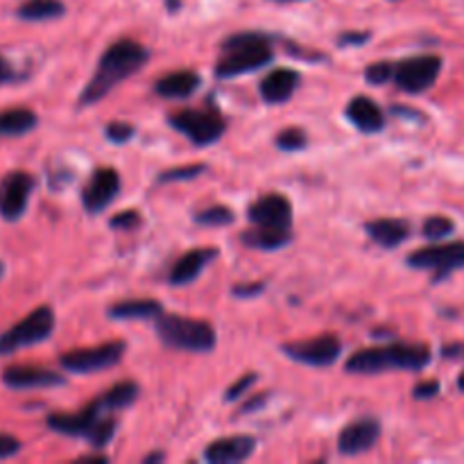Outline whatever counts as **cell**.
Listing matches in <instances>:
<instances>
[{"label": "cell", "instance_id": "1", "mask_svg": "<svg viewBox=\"0 0 464 464\" xmlns=\"http://www.w3.org/2000/svg\"><path fill=\"white\" fill-rule=\"evenodd\" d=\"M148 59H150L148 48L136 44V41L122 39V41H116L113 45H109L107 53L100 57L93 77H91V82L84 86V91H82L80 95L82 107H89V104L100 102V100H102L113 86L121 84L122 80L134 75L136 71H140Z\"/></svg>", "mask_w": 464, "mask_h": 464}, {"label": "cell", "instance_id": "2", "mask_svg": "<svg viewBox=\"0 0 464 464\" xmlns=\"http://www.w3.org/2000/svg\"><path fill=\"white\" fill-rule=\"evenodd\" d=\"M430 349L426 344H388L356 352L347 361V372L352 374H381L388 370L420 372L429 367Z\"/></svg>", "mask_w": 464, "mask_h": 464}, {"label": "cell", "instance_id": "3", "mask_svg": "<svg viewBox=\"0 0 464 464\" xmlns=\"http://www.w3.org/2000/svg\"><path fill=\"white\" fill-rule=\"evenodd\" d=\"M275 53L267 34L263 32H238L229 36L222 45L220 62H218V77H238L249 71H258L272 62Z\"/></svg>", "mask_w": 464, "mask_h": 464}, {"label": "cell", "instance_id": "4", "mask_svg": "<svg viewBox=\"0 0 464 464\" xmlns=\"http://www.w3.org/2000/svg\"><path fill=\"white\" fill-rule=\"evenodd\" d=\"M48 426L62 435H72V438H86L93 449H102L111 442L116 433L118 421L109 417L102 403L95 399L93 403L84 408L77 415H50Z\"/></svg>", "mask_w": 464, "mask_h": 464}, {"label": "cell", "instance_id": "5", "mask_svg": "<svg viewBox=\"0 0 464 464\" xmlns=\"http://www.w3.org/2000/svg\"><path fill=\"white\" fill-rule=\"evenodd\" d=\"M157 334L168 347L181 352L207 353L216 347V331L208 322L181 315H163L157 322Z\"/></svg>", "mask_w": 464, "mask_h": 464}, {"label": "cell", "instance_id": "6", "mask_svg": "<svg viewBox=\"0 0 464 464\" xmlns=\"http://www.w3.org/2000/svg\"><path fill=\"white\" fill-rule=\"evenodd\" d=\"M54 331V313L50 306H41L32 311L25 320L14 324L12 329L0 335V356L18 352V349L32 347L50 338Z\"/></svg>", "mask_w": 464, "mask_h": 464}, {"label": "cell", "instance_id": "7", "mask_svg": "<svg viewBox=\"0 0 464 464\" xmlns=\"http://www.w3.org/2000/svg\"><path fill=\"white\" fill-rule=\"evenodd\" d=\"M170 125L177 131L188 136L195 145H211L225 134L227 122L216 107L207 109H186V111L172 113Z\"/></svg>", "mask_w": 464, "mask_h": 464}, {"label": "cell", "instance_id": "8", "mask_svg": "<svg viewBox=\"0 0 464 464\" xmlns=\"http://www.w3.org/2000/svg\"><path fill=\"white\" fill-rule=\"evenodd\" d=\"M442 72V57L438 54H420V57L403 59L394 66L392 80L406 93H424L438 82Z\"/></svg>", "mask_w": 464, "mask_h": 464}, {"label": "cell", "instance_id": "9", "mask_svg": "<svg viewBox=\"0 0 464 464\" xmlns=\"http://www.w3.org/2000/svg\"><path fill=\"white\" fill-rule=\"evenodd\" d=\"M408 266L415 270H433L435 281H442L444 276L464 267V240L417 249L408 256Z\"/></svg>", "mask_w": 464, "mask_h": 464}, {"label": "cell", "instance_id": "10", "mask_svg": "<svg viewBox=\"0 0 464 464\" xmlns=\"http://www.w3.org/2000/svg\"><path fill=\"white\" fill-rule=\"evenodd\" d=\"M122 353H125V343H107L100 347L75 349V352L63 353L59 362L63 370L72 372V374H93V372L118 365Z\"/></svg>", "mask_w": 464, "mask_h": 464}, {"label": "cell", "instance_id": "11", "mask_svg": "<svg viewBox=\"0 0 464 464\" xmlns=\"http://www.w3.org/2000/svg\"><path fill=\"white\" fill-rule=\"evenodd\" d=\"M281 352L290 361H297L313 367H326L338 361L340 353H343V343L335 335H320V338L306 340V343L285 344V347H281Z\"/></svg>", "mask_w": 464, "mask_h": 464}, {"label": "cell", "instance_id": "12", "mask_svg": "<svg viewBox=\"0 0 464 464\" xmlns=\"http://www.w3.org/2000/svg\"><path fill=\"white\" fill-rule=\"evenodd\" d=\"M32 188H34V179L27 172L14 170L5 175L0 181V216L9 222L18 220L25 213Z\"/></svg>", "mask_w": 464, "mask_h": 464}, {"label": "cell", "instance_id": "13", "mask_svg": "<svg viewBox=\"0 0 464 464\" xmlns=\"http://www.w3.org/2000/svg\"><path fill=\"white\" fill-rule=\"evenodd\" d=\"M118 190H121L118 172L113 168H98L82 190V204L89 213H100L116 199Z\"/></svg>", "mask_w": 464, "mask_h": 464}, {"label": "cell", "instance_id": "14", "mask_svg": "<svg viewBox=\"0 0 464 464\" xmlns=\"http://www.w3.org/2000/svg\"><path fill=\"white\" fill-rule=\"evenodd\" d=\"M247 218L254 225L290 229V225H293V207H290L284 195L267 193L247 208Z\"/></svg>", "mask_w": 464, "mask_h": 464}, {"label": "cell", "instance_id": "15", "mask_svg": "<svg viewBox=\"0 0 464 464\" xmlns=\"http://www.w3.org/2000/svg\"><path fill=\"white\" fill-rule=\"evenodd\" d=\"M381 438V426L374 420H358L349 424L347 429L340 433L338 449L343 456H358V453L370 451Z\"/></svg>", "mask_w": 464, "mask_h": 464}, {"label": "cell", "instance_id": "16", "mask_svg": "<svg viewBox=\"0 0 464 464\" xmlns=\"http://www.w3.org/2000/svg\"><path fill=\"white\" fill-rule=\"evenodd\" d=\"M256 449V440L249 435H234V438L216 440L207 447L204 458L213 464H234L247 460Z\"/></svg>", "mask_w": 464, "mask_h": 464}, {"label": "cell", "instance_id": "17", "mask_svg": "<svg viewBox=\"0 0 464 464\" xmlns=\"http://www.w3.org/2000/svg\"><path fill=\"white\" fill-rule=\"evenodd\" d=\"M3 383L12 390H30V388H53V385H63V376L54 374L41 367H7L3 372Z\"/></svg>", "mask_w": 464, "mask_h": 464}, {"label": "cell", "instance_id": "18", "mask_svg": "<svg viewBox=\"0 0 464 464\" xmlns=\"http://www.w3.org/2000/svg\"><path fill=\"white\" fill-rule=\"evenodd\" d=\"M216 256H218V249L213 247L190 249V252H186L184 256L172 266L168 281H170L172 285L190 284V281H195L199 275H202L204 267H207Z\"/></svg>", "mask_w": 464, "mask_h": 464}, {"label": "cell", "instance_id": "19", "mask_svg": "<svg viewBox=\"0 0 464 464\" xmlns=\"http://www.w3.org/2000/svg\"><path fill=\"white\" fill-rule=\"evenodd\" d=\"M299 72L290 71V68H276V71L267 72L261 82V95L267 104H281L288 102L293 93L297 91Z\"/></svg>", "mask_w": 464, "mask_h": 464}, {"label": "cell", "instance_id": "20", "mask_svg": "<svg viewBox=\"0 0 464 464\" xmlns=\"http://www.w3.org/2000/svg\"><path fill=\"white\" fill-rule=\"evenodd\" d=\"M347 118L352 121L353 127H358L365 134H374V131H381L385 127V116L381 111L379 104L374 102L367 95H356L352 98V102L347 104Z\"/></svg>", "mask_w": 464, "mask_h": 464}, {"label": "cell", "instance_id": "21", "mask_svg": "<svg viewBox=\"0 0 464 464\" xmlns=\"http://www.w3.org/2000/svg\"><path fill=\"white\" fill-rule=\"evenodd\" d=\"M365 229L367 234H370V238L385 249L397 247V245H401L403 240H408V236H411V225H408L406 220H399V218L372 220L367 222Z\"/></svg>", "mask_w": 464, "mask_h": 464}, {"label": "cell", "instance_id": "22", "mask_svg": "<svg viewBox=\"0 0 464 464\" xmlns=\"http://www.w3.org/2000/svg\"><path fill=\"white\" fill-rule=\"evenodd\" d=\"M199 86V77L195 75L193 71H175L170 75L161 77L157 82V93L163 95V98H172V100H184L188 95H193Z\"/></svg>", "mask_w": 464, "mask_h": 464}, {"label": "cell", "instance_id": "23", "mask_svg": "<svg viewBox=\"0 0 464 464\" xmlns=\"http://www.w3.org/2000/svg\"><path fill=\"white\" fill-rule=\"evenodd\" d=\"M290 229H281V227H261L256 225V229H249L240 236L247 247L254 249H266V252H275V249L285 247L290 243Z\"/></svg>", "mask_w": 464, "mask_h": 464}, {"label": "cell", "instance_id": "24", "mask_svg": "<svg viewBox=\"0 0 464 464\" xmlns=\"http://www.w3.org/2000/svg\"><path fill=\"white\" fill-rule=\"evenodd\" d=\"M163 313V306L157 299H127L118 302L109 308V317L113 320H150L159 317Z\"/></svg>", "mask_w": 464, "mask_h": 464}, {"label": "cell", "instance_id": "25", "mask_svg": "<svg viewBox=\"0 0 464 464\" xmlns=\"http://www.w3.org/2000/svg\"><path fill=\"white\" fill-rule=\"evenodd\" d=\"M36 127V113L30 109H7L0 113V136H23Z\"/></svg>", "mask_w": 464, "mask_h": 464}, {"label": "cell", "instance_id": "26", "mask_svg": "<svg viewBox=\"0 0 464 464\" xmlns=\"http://www.w3.org/2000/svg\"><path fill=\"white\" fill-rule=\"evenodd\" d=\"M66 7L62 0H25L18 7V16L23 21H50V18L63 16Z\"/></svg>", "mask_w": 464, "mask_h": 464}, {"label": "cell", "instance_id": "27", "mask_svg": "<svg viewBox=\"0 0 464 464\" xmlns=\"http://www.w3.org/2000/svg\"><path fill=\"white\" fill-rule=\"evenodd\" d=\"M139 385L134 381H122V383L113 385L109 392H104L102 397H98V401L102 403L104 411H122V408H130L131 403L139 399Z\"/></svg>", "mask_w": 464, "mask_h": 464}, {"label": "cell", "instance_id": "28", "mask_svg": "<svg viewBox=\"0 0 464 464\" xmlns=\"http://www.w3.org/2000/svg\"><path fill=\"white\" fill-rule=\"evenodd\" d=\"M234 211L227 207H208L195 216V222L204 227H225L234 222Z\"/></svg>", "mask_w": 464, "mask_h": 464}, {"label": "cell", "instance_id": "29", "mask_svg": "<svg viewBox=\"0 0 464 464\" xmlns=\"http://www.w3.org/2000/svg\"><path fill=\"white\" fill-rule=\"evenodd\" d=\"M453 229H456L453 220H449V218L444 216H433L424 222L421 234H424L429 240H442L447 238V236H451Z\"/></svg>", "mask_w": 464, "mask_h": 464}, {"label": "cell", "instance_id": "30", "mask_svg": "<svg viewBox=\"0 0 464 464\" xmlns=\"http://www.w3.org/2000/svg\"><path fill=\"white\" fill-rule=\"evenodd\" d=\"M276 145L281 150H285V152H297V150H302L306 145V134L302 130H297V127H290V130H284L276 134Z\"/></svg>", "mask_w": 464, "mask_h": 464}, {"label": "cell", "instance_id": "31", "mask_svg": "<svg viewBox=\"0 0 464 464\" xmlns=\"http://www.w3.org/2000/svg\"><path fill=\"white\" fill-rule=\"evenodd\" d=\"M204 170H207V166H204V163H195V166H184V168H172V170L163 172V175L159 177V181H161V184H168V181L195 179V177L202 175Z\"/></svg>", "mask_w": 464, "mask_h": 464}, {"label": "cell", "instance_id": "32", "mask_svg": "<svg viewBox=\"0 0 464 464\" xmlns=\"http://www.w3.org/2000/svg\"><path fill=\"white\" fill-rule=\"evenodd\" d=\"M392 72H394V63H390V62L370 63L365 71V80L374 86L388 84V82L392 80Z\"/></svg>", "mask_w": 464, "mask_h": 464}, {"label": "cell", "instance_id": "33", "mask_svg": "<svg viewBox=\"0 0 464 464\" xmlns=\"http://www.w3.org/2000/svg\"><path fill=\"white\" fill-rule=\"evenodd\" d=\"M104 134H107V139L111 140V143H127V140L134 136V125H130V122H122V121H113V122H109L107 130H104Z\"/></svg>", "mask_w": 464, "mask_h": 464}, {"label": "cell", "instance_id": "34", "mask_svg": "<svg viewBox=\"0 0 464 464\" xmlns=\"http://www.w3.org/2000/svg\"><path fill=\"white\" fill-rule=\"evenodd\" d=\"M256 381H258V376L254 374V372H249V374H245L243 379H240V381H236V383L231 385L229 390H227L225 399H227V401H231V399H238V397H243L245 392H249V390H252L254 385H256Z\"/></svg>", "mask_w": 464, "mask_h": 464}, {"label": "cell", "instance_id": "35", "mask_svg": "<svg viewBox=\"0 0 464 464\" xmlns=\"http://www.w3.org/2000/svg\"><path fill=\"white\" fill-rule=\"evenodd\" d=\"M139 225H140V216L134 211V208H130V211H122V213H118V216L111 218L113 229L130 231V229H136Z\"/></svg>", "mask_w": 464, "mask_h": 464}, {"label": "cell", "instance_id": "36", "mask_svg": "<svg viewBox=\"0 0 464 464\" xmlns=\"http://www.w3.org/2000/svg\"><path fill=\"white\" fill-rule=\"evenodd\" d=\"M440 394V383L438 381H426V383H420L415 385V390H412V397L415 399H433Z\"/></svg>", "mask_w": 464, "mask_h": 464}, {"label": "cell", "instance_id": "37", "mask_svg": "<svg viewBox=\"0 0 464 464\" xmlns=\"http://www.w3.org/2000/svg\"><path fill=\"white\" fill-rule=\"evenodd\" d=\"M21 451V442L9 435H0V458H12Z\"/></svg>", "mask_w": 464, "mask_h": 464}, {"label": "cell", "instance_id": "38", "mask_svg": "<svg viewBox=\"0 0 464 464\" xmlns=\"http://www.w3.org/2000/svg\"><path fill=\"white\" fill-rule=\"evenodd\" d=\"M263 290H266V285L263 284H238L234 288V295L236 297L247 299V297H256V295H261Z\"/></svg>", "mask_w": 464, "mask_h": 464}, {"label": "cell", "instance_id": "39", "mask_svg": "<svg viewBox=\"0 0 464 464\" xmlns=\"http://www.w3.org/2000/svg\"><path fill=\"white\" fill-rule=\"evenodd\" d=\"M370 32H347V34H343L340 36V41L338 44L340 45H361V44H365V41H370Z\"/></svg>", "mask_w": 464, "mask_h": 464}, {"label": "cell", "instance_id": "40", "mask_svg": "<svg viewBox=\"0 0 464 464\" xmlns=\"http://www.w3.org/2000/svg\"><path fill=\"white\" fill-rule=\"evenodd\" d=\"M442 356L444 358H451V361H462L464 358V344H447V347H442Z\"/></svg>", "mask_w": 464, "mask_h": 464}, {"label": "cell", "instance_id": "41", "mask_svg": "<svg viewBox=\"0 0 464 464\" xmlns=\"http://www.w3.org/2000/svg\"><path fill=\"white\" fill-rule=\"evenodd\" d=\"M12 80H14L12 66H9L7 59L0 54V84H7V82H12Z\"/></svg>", "mask_w": 464, "mask_h": 464}, {"label": "cell", "instance_id": "42", "mask_svg": "<svg viewBox=\"0 0 464 464\" xmlns=\"http://www.w3.org/2000/svg\"><path fill=\"white\" fill-rule=\"evenodd\" d=\"M266 401H267L266 394H258V397L249 399V401L245 403V406H243V412H254V411H258V408H261L263 403H266Z\"/></svg>", "mask_w": 464, "mask_h": 464}, {"label": "cell", "instance_id": "43", "mask_svg": "<svg viewBox=\"0 0 464 464\" xmlns=\"http://www.w3.org/2000/svg\"><path fill=\"white\" fill-rule=\"evenodd\" d=\"M166 7L170 9V12H177V9L181 7V0H166Z\"/></svg>", "mask_w": 464, "mask_h": 464}, {"label": "cell", "instance_id": "44", "mask_svg": "<svg viewBox=\"0 0 464 464\" xmlns=\"http://www.w3.org/2000/svg\"><path fill=\"white\" fill-rule=\"evenodd\" d=\"M163 460V453H152V456H148L145 458V464H150V462H161Z\"/></svg>", "mask_w": 464, "mask_h": 464}, {"label": "cell", "instance_id": "45", "mask_svg": "<svg viewBox=\"0 0 464 464\" xmlns=\"http://www.w3.org/2000/svg\"><path fill=\"white\" fill-rule=\"evenodd\" d=\"M458 388H460L462 392H464V372L460 374V379H458Z\"/></svg>", "mask_w": 464, "mask_h": 464}, {"label": "cell", "instance_id": "46", "mask_svg": "<svg viewBox=\"0 0 464 464\" xmlns=\"http://www.w3.org/2000/svg\"><path fill=\"white\" fill-rule=\"evenodd\" d=\"M0 276H3V263H0Z\"/></svg>", "mask_w": 464, "mask_h": 464}, {"label": "cell", "instance_id": "47", "mask_svg": "<svg viewBox=\"0 0 464 464\" xmlns=\"http://www.w3.org/2000/svg\"><path fill=\"white\" fill-rule=\"evenodd\" d=\"M281 3H290V0H281Z\"/></svg>", "mask_w": 464, "mask_h": 464}]
</instances>
